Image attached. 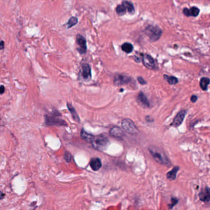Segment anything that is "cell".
Segmentation results:
<instances>
[{
    "mask_svg": "<svg viewBox=\"0 0 210 210\" xmlns=\"http://www.w3.org/2000/svg\"><path fill=\"white\" fill-rule=\"evenodd\" d=\"M149 151L156 162L162 165L170 166L171 163L163 150L155 145H151L149 147Z\"/></svg>",
    "mask_w": 210,
    "mask_h": 210,
    "instance_id": "obj_1",
    "label": "cell"
},
{
    "mask_svg": "<svg viewBox=\"0 0 210 210\" xmlns=\"http://www.w3.org/2000/svg\"><path fill=\"white\" fill-rule=\"evenodd\" d=\"M91 144L93 147L96 150H98L99 151H104L110 144V141L107 137L103 134H100L94 136Z\"/></svg>",
    "mask_w": 210,
    "mask_h": 210,
    "instance_id": "obj_2",
    "label": "cell"
},
{
    "mask_svg": "<svg viewBox=\"0 0 210 210\" xmlns=\"http://www.w3.org/2000/svg\"><path fill=\"white\" fill-rule=\"evenodd\" d=\"M145 33L151 40V42H154L158 40L162 36V31L158 26L150 25L145 29Z\"/></svg>",
    "mask_w": 210,
    "mask_h": 210,
    "instance_id": "obj_3",
    "label": "cell"
},
{
    "mask_svg": "<svg viewBox=\"0 0 210 210\" xmlns=\"http://www.w3.org/2000/svg\"><path fill=\"white\" fill-rule=\"evenodd\" d=\"M122 126L125 132L134 135L139 133V129L135 123L129 118H125L122 121Z\"/></svg>",
    "mask_w": 210,
    "mask_h": 210,
    "instance_id": "obj_4",
    "label": "cell"
},
{
    "mask_svg": "<svg viewBox=\"0 0 210 210\" xmlns=\"http://www.w3.org/2000/svg\"><path fill=\"white\" fill-rule=\"evenodd\" d=\"M131 81V78L125 75L117 74L115 75L114 79V83L115 86H122L129 83Z\"/></svg>",
    "mask_w": 210,
    "mask_h": 210,
    "instance_id": "obj_5",
    "label": "cell"
},
{
    "mask_svg": "<svg viewBox=\"0 0 210 210\" xmlns=\"http://www.w3.org/2000/svg\"><path fill=\"white\" fill-rule=\"evenodd\" d=\"M45 123L48 126H67V123L62 119L56 118L54 117L46 116Z\"/></svg>",
    "mask_w": 210,
    "mask_h": 210,
    "instance_id": "obj_6",
    "label": "cell"
},
{
    "mask_svg": "<svg viewBox=\"0 0 210 210\" xmlns=\"http://www.w3.org/2000/svg\"><path fill=\"white\" fill-rule=\"evenodd\" d=\"M142 61L144 65L149 69L153 70L155 68V62L154 59L149 54H142Z\"/></svg>",
    "mask_w": 210,
    "mask_h": 210,
    "instance_id": "obj_7",
    "label": "cell"
},
{
    "mask_svg": "<svg viewBox=\"0 0 210 210\" xmlns=\"http://www.w3.org/2000/svg\"><path fill=\"white\" fill-rule=\"evenodd\" d=\"M76 41L78 46L79 47L78 49V52L82 54L86 53V51H87V45H86V41L85 38L82 35L78 34L76 36Z\"/></svg>",
    "mask_w": 210,
    "mask_h": 210,
    "instance_id": "obj_8",
    "label": "cell"
},
{
    "mask_svg": "<svg viewBox=\"0 0 210 210\" xmlns=\"http://www.w3.org/2000/svg\"><path fill=\"white\" fill-rule=\"evenodd\" d=\"M186 114V111L184 110H182L180 111L179 113L176 115L171 125L174 127H178L182 124V123L184 121V119L185 118V116Z\"/></svg>",
    "mask_w": 210,
    "mask_h": 210,
    "instance_id": "obj_9",
    "label": "cell"
},
{
    "mask_svg": "<svg viewBox=\"0 0 210 210\" xmlns=\"http://www.w3.org/2000/svg\"><path fill=\"white\" fill-rule=\"evenodd\" d=\"M81 75L85 80H89L91 78V67L88 63H83L82 65Z\"/></svg>",
    "mask_w": 210,
    "mask_h": 210,
    "instance_id": "obj_10",
    "label": "cell"
},
{
    "mask_svg": "<svg viewBox=\"0 0 210 210\" xmlns=\"http://www.w3.org/2000/svg\"><path fill=\"white\" fill-rule=\"evenodd\" d=\"M137 102L138 104L141 105L142 107L144 108H149L150 107V102L147 99V97L145 96L143 92H139L137 96Z\"/></svg>",
    "mask_w": 210,
    "mask_h": 210,
    "instance_id": "obj_11",
    "label": "cell"
},
{
    "mask_svg": "<svg viewBox=\"0 0 210 210\" xmlns=\"http://www.w3.org/2000/svg\"><path fill=\"white\" fill-rule=\"evenodd\" d=\"M110 134L111 136L117 139H122L125 136L123 131L118 126H114L112 127L110 130Z\"/></svg>",
    "mask_w": 210,
    "mask_h": 210,
    "instance_id": "obj_12",
    "label": "cell"
},
{
    "mask_svg": "<svg viewBox=\"0 0 210 210\" xmlns=\"http://www.w3.org/2000/svg\"><path fill=\"white\" fill-rule=\"evenodd\" d=\"M89 165L92 170L97 171L102 167V162L99 158H92L90 161Z\"/></svg>",
    "mask_w": 210,
    "mask_h": 210,
    "instance_id": "obj_13",
    "label": "cell"
},
{
    "mask_svg": "<svg viewBox=\"0 0 210 210\" xmlns=\"http://www.w3.org/2000/svg\"><path fill=\"white\" fill-rule=\"evenodd\" d=\"M200 199L204 202H208L210 201V188L207 187L203 190L199 194Z\"/></svg>",
    "mask_w": 210,
    "mask_h": 210,
    "instance_id": "obj_14",
    "label": "cell"
},
{
    "mask_svg": "<svg viewBox=\"0 0 210 210\" xmlns=\"http://www.w3.org/2000/svg\"><path fill=\"white\" fill-rule=\"evenodd\" d=\"M67 108H68L69 110L71 113V115H72L74 120L76 121L77 122H80V120L79 116H78V115L77 114L75 109V108L72 106V105L70 103H67Z\"/></svg>",
    "mask_w": 210,
    "mask_h": 210,
    "instance_id": "obj_15",
    "label": "cell"
},
{
    "mask_svg": "<svg viewBox=\"0 0 210 210\" xmlns=\"http://www.w3.org/2000/svg\"><path fill=\"white\" fill-rule=\"evenodd\" d=\"M179 170V166H175L173 168V169L170 171H169L167 174V178L170 180V181H174V180L176 179V174H177V172H178Z\"/></svg>",
    "mask_w": 210,
    "mask_h": 210,
    "instance_id": "obj_16",
    "label": "cell"
},
{
    "mask_svg": "<svg viewBox=\"0 0 210 210\" xmlns=\"http://www.w3.org/2000/svg\"><path fill=\"white\" fill-rule=\"evenodd\" d=\"M122 4L124 5L126 7L127 12H128L130 14H133L135 13V9L133 4L127 1H123L122 2Z\"/></svg>",
    "mask_w": 210,
    "mask_h": 210,
    "instance_id": "obj_17",
    "label": "cell"
},
{
    "mask_svg": "<svg viewBox=\"0 0 210 210\" xmlns=\"http://www.w3.org/2000/svg\"><path fill=\"white\" fill-rule=\"evenodd\" d=\"M210 83V79L207 77H203L201 78L200 81V88L203 90L206 91L208 89V86Z\"/></svg>",
    "mask_w": 210,
    "mask_h": 210,
    "instance_id": "obj_18",
    "label": "cell"
},
{
    "mask_svg": "<svg viewBox=\"0 0 210 210\" xmlns=\"http://www.w3.org/2000/svg\"><path fill=\"white\" fill-rule=\"evenodd\" d=\"M81 137L86 142H89V143H91L94 136L92 134H90L88 133H86L84 129H82L81 131Z\"/></svg>",
    "mask_w": 210,
    "mask_h": 210,
    "instance_id": "obj_19",
    "label": "cell"
},
{
    "mask_svg": "<svg viewBox=\"0 0 210 210\" xmlns=\"http://www.w3.org/2000/svg\"><path fill=\"white\" fill-rule=\"evenodd\" d=\"M122 50L127 54H129L133 51V44L129 43H125L122 44Z\"/></svg>",
    "mask_w": 210,
    "mask_h": 210,
    "instance_id": "obj_20",
    "label": "cell"
},
{
    "mask_svg": "<svg viewBox=\"0 0 210 210\" xmlns=\"http://www.w3.org/2000/svg\"><path fill=\"white\" fill-rule=\"evenodd\" d=\"M115 11H116V13H117V14L120 16L125 15L127 11L125 6L123 5L122 3L121 4V5H118L117 6V7H116V9H115Z\"/></svg>",
    "mask_w": 210,
    "mask_h": 210,
    "instance_id": "obj_21",
    "label": "cell"
},
{
    "mask_svg": "<svg viewBox=\"0 0 210 210\" xmlns=\"http://www.w3.org/2000/svg\"><path fill=\"white\" fill-rule=\"evenodd\" d=\"M164 78L167 81V82L169 84L172 85L177 84L179 82L178 78L173 76H169V75H164Z\"/></svg>",
    "mask_w": 210,
    "mask_h": 210,
    "instance_id": "obj_22",
    "label": "cell"
},
{
    "mask_svg": "<svg viewBox=\"0 0 210 210\" xmlns=\"http://www.w3.org/2000/svg\"><path fill=\"white\" fill-rule=\"evenodd\" d=\"M78 18L75 17H71L69 20L68 21V22H67V28H72V27H73V26L76 25L77 24H78Z\"/></svg>",
    "mask_w": 210,
    "mask_h": 210,
    "instance_id": "obj_23",
    "label": "cell"
},
{
    "mask_svg": "<svg viewBox=\"0 0 210 210\" xmlns=\"http://www.w3.org/2000/svg\"><path fill=\"white\" fill-rule=\"evenodd\" d=\"M190 9V16L197 17L200 13V9L197 7H192Z\"/></svg>",
    "mask_w": 210,
    "mask_h": 210,
    "instance_id": "obj_24",
    "label": "cell"
},
{
    "mask_svg": "<svg viewBox=\"0 0 210 210\" xmlns=\"http://www.w3.org/2000/svg\"><path fill=\"white\" fill-rule=\"evenodd\" d=\"M64 159L65 160V161L67 162H70L71 160H72V155H71L70 153L68 152H65V154H64Z\"/></svg>",
    "mask_w": 210,
    "mask_h": 210,
    "instance_id": "obj_25",
    "label": "cell"
},
{
    "mask_svg": "<svg viewBox=\"0 0 210 210\" xmlns=\"http://www.w3.org/2000/svg\"><path fill=\"white\" fill-rule=\"evenodd\" d=\"M183 13L187 17H190V9H188V8H184V9H183Z\"/></svg>",
    "mask_w": 210,
    "mask_h": 210,
    "instance_id": "obj_26",
    "label": "cell"
},
{
    "mask_svg": "<svg viewBox=\"0 0 210 210\" xmlns=\"http://www.w3.org/2000/svg\"><path fill=\"white\" fill-rule=\"evenodd\" d=\"M137 80L139 81V83L141 85H145L146 83H147V82H146L144 79H143L142 77H137Z\"/></svg>",
    "mask_w": 210,
    "mask_h": 210,
    "instance_id": "obj_27",
    "label": "cell"
},
{
    "mask_svg": "<svg viewBox=\"0 0 210 210\" xmlns=\"http://www.w3.org/2000/svg\"><path fill=\"white\" fill-rule=\"evenodd\" d=\"M197 99H198V97L196 95H193V96H191V97H190L191 102H193V103L197 102Z\"/></svg>",
    "mask_w": 210,
    "mask_h": 210,
    "instance_id": "obj_28",
    "label": "cell"
},
{
    "mask_svg": "<svg viewBox=\"0 0 210 210\" xmlns=\"http://www.w3.org/2000/svg\"><path fill=\"white\" fill-rule=\"evenodd\" d=\"M178 200L177 199H176V198H172V203H171V204L170 205V208H172V207H173V206H174L176 203H178Z\"/></svg>",
    "mask_w": 210,
    "mask_h": 210,
    "instance_id": "obj_29",
    "label": "cell"
},
{
    "mask_svg": "<svg viewBox=\"0 0 210 210\" xmlns=\"http://www.w3.org/2000/svg\"><path fill=\"white\" fill-rule=\"evenodd\" d=\"M5 91V86H4L3 85H1V89H0V93H1V94H3Z\"/></svg>",
    "mask_w": 210,
    "mask_h": 210,
    "instance_id": "obj_30",
    "label": "cell"
},
{
    "mask_svg": "<svg viewBox=\"0 0 210 210\" xmlns=\"http://www.w3.org/2000/svg\"><path fill=\"white\" fill-rule=\"evenodd\" d=\"M4 49V42L3 41H1V50H3Z\"/></svg>",
    "mask_w": 210,
    "mask_h": 210,
    "instance_id": "obj_31",
    "label": "cell"
}]
</instances>
